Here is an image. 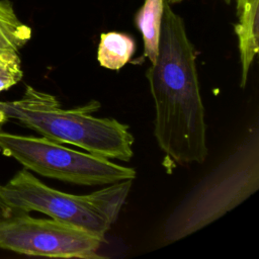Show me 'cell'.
I'll return each instance as SVG.
<instances>
[{"instance_id":"obj_1","label":"cell","mask_w":259,"mask_h":259,"mask_svg":"<svg viewBox=\"0 0 259 259\" xmlns=\"http://www.w3.org/2000/svg\"><path fill=\"white\" fill-rule=\"evenodd\" d=\"M146 77L155 105L154 136L159 148L178 164L203 163L208 150L196 52L168 0L157 56Z\"/></svg>"},{"instance_id":"obj_2","label":"cell","mask_w":259,"mask_h":259,"mask_svg":"<svg viewBox=\"0 0 259 259\" xmlns=\"http://www.w3.org/2000/svg\"><path fill=\"white\" fill-rule=\"evenodd\" d=\"M97 101L71 109L61 107L59 99L48 92L26 86L23 95L4 102L8 119L35 131L42 137L84 149L88 153L128 162L134 155V136L127 124L114 118L96 117Z\"/></svg>"},{"instance_id":"obj_3","label":"cell","mask_w":259,"mask_h":259,"mask_svg":"<svg viewBox=\"0 0 259 259\" xmlns=\"http://www.w3.org/2000/svg\"><path fill=\"white\" fill-rule=\"evenodd\" d=\"M259 188V133L240 145L175 206L163 226L166 241L181 240L232 210Z\"/></svg>"},{"instance_id":"obj_4","label":"cell","mask_w":259,"mask_h":259,"mask_svg":"<svg viewBox=\"0 0 259 259\" xmlns=\"http://www.w3.org/2000/svg\"><path fill=\"white\" fill-rule=\"evenodd\" d=\"M0 150L41 176L79 185H106L134 180L137 176L134 168L75 151L46 137L20 136L0 130Z\"/></svg>"},{"instance_id":"obj_5","label":"cell","mask_w":259,"mask_h":259,"mask_svg":"<svg viewBox=\"0 0 259 259\" xmlns=\"http://www.w3.org/2000/svg\"><path fill=\"white\" fill-rule=\"evenodd\" d=\"M105 240L99 236L55 219L32 218L15 210L0 222V248L19 254L52 258H98L97 250Z\"/></svg>"},{"instance_id":"obj_6","label":"cell","mask_w":259,"mask_h":259,"mask_svg":"<svg viewBox=\"0 0 259 259\" xmlns=\"http://www.w3.org/2000/svg\"><path fill=\"white\" fill-rule=\"evenodd\" d=\"M0 196L14 210L39 211L85 229L104 240L111 227L88 194L75 195L51 188L26 168L18 171L6 184H0Z\"/></svg>"},{"instance_id":"obj_7","label":"cell","mask_w":259,"mask_h":259,"mask_svg":"<svg viewBox=\"0 0 259 259\" xmlns=\"http://www.w3.org/2000/svg\"><path fill=\"white\" fill-rule=\"evenodd\" d=\"M136 50L134 38L125 33L110 31L100 35L97 61L101 67L119 70L130 62Z\"/></svg>"},{"instance_id":"obj_8","label":"cell","mask_w":259,"mask_h":259,"mask_svg":"<svg viewBox=\"0 0 259 259\" xmlns=\"http://www.w3.org/2000/svg\"><path fill=\"white\" fill-rule=\"evenodd\" d=\"M165 0H145L137 12L135 22L142 32L144 41V55L152 63L158 52V41Z\"/></svg>"},{"instance_id":"obj_9","label":"cell","mask_w":259,"mask_h":259,"mask_svg":"<svg viewBox=\"0 0 259 259\" xmlns=\"http://www.w3.org/2000/svg\"><path fill=\"white\" fill-rule=\"evenodd\" d=\"M131 187L132 180L125 179L110 183L109 186L103 187L88 195L95 207L112 225L118 218V213L128 195Z\"/></svg>"},{"instance_id":"obj_10","label":"cell","mask_w":259,"mask_h":259,"mask_svg":"<svg viewBox=\"0 0 259 259\" xmlns=\"http://www.w3.org/2000/svg\"><path fill=\"white\" fill-rule=\"evenodd\" d=\"M239 22L235 25L238 38L252 41L259 35V0H237Z\"/></svg>"},{"instance_id":"obj_11","label":"cell","mask_w":259,"mask_h":259,"mask_svg":"<svg viewBox=\"0 0 259 259\" xmlns=\"http://www.w3.org/2000/svg\"><path fill=\"white\" fill-rule=\"evenodd\" d=\"M22 77L19 53L0 54V92L17 84Z\"/></svg>"},{"instance_id":"obj_12","label":"cell","mask_w":259,"mask_h":259,"mask_svg":"<svg viewBox=\"0 0 259 259\" xmlns=\"http://www.w3.org/2000/svg\"><path fill=\"white\" fill-rule=\"evenodd\" d=\"M0 20L16 22L19 21L12 4L6 0H0Z\"/></svg>"},{"instance_id":"obj_13","label":"cell","mask_w":259,"mask_h":259,"mask_svg":"<svg viewBox=\"0 0 259 259\" xmlns=\"http://www.w3.org/2000/svg\"><path fill=\"white\" fill-rule=\"evenodd\" d=\"M14 212H15V210L13 208H11L8 204H6L0 196V222L5 220L6 218L10 217Z\"/></svg>"},{"instance_id":"obj_14","label":"cell","mask_w":259,"mask_h":259,"mask_svg":"<svg viewBox=\"0 0 259 259\" xmlns=\"http://www.w3.org/2000/svg\"><path fill=\"white\" fill-rule=\"evenodd\" d=\"M8 117L6 116V113H5V110H4V102L0 101V130L2 127V125L8 121Z\"/></svg>"},{"instance_id":"obj_15","label":"cell","mask_w":259,"mask_h":259,"mask_svg":"<svg viewBox=\"0 0 259 259\" xmlns=\"http://www.w3.org/2000/svg\"><path fill=\"white\" fill-rule=\"evenodd\" d=\"M169 3H177V2H180L181 0H168Z\"/></svg>"},{"instance_id":"obj_16","label":"cell","mask_w":259,"mask_h":259,"mask_svg":"<svg viewBox=\"0 0 259 259\" xmlns=\"http://www.w3.org/2000/svg\"><path fill=\"white\" fill-rule=\"evenodd\" d=\"M225 1H227V2H230V1H231V0H225Z\"/></svg>"}]
</instances>
